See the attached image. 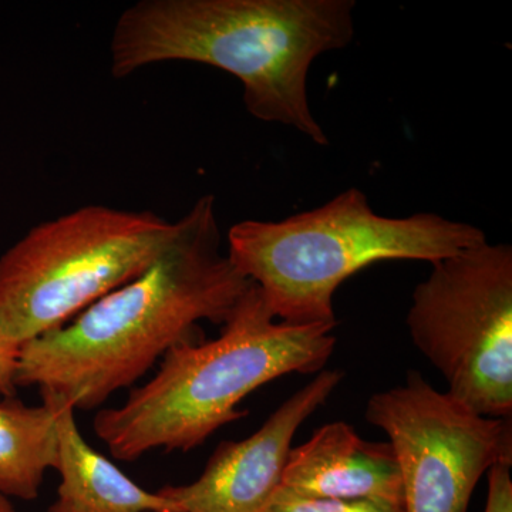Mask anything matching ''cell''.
<instances>
[{
    "label": "cell",
    "instance_id": "obj_1",
    "mask_svg": "<svg viewBox=\"0 0 512 512\" xmlns=\"http://www.w3.org/2000/svg\"><path fill=\"white\" fill-rule=\"evenodd\" d=\"M143 274L63 328L20 346L16 384L99 409L133 387L175 346L201 340V322L224 325L252 282L222 251L215 198H198Z\"/></svg>",
    "mask_w": 512,
    "mask_h": 512
},
{
    "label": "cell",
    "instance_id": "obj_2",
    "mask_svg": "<svg viewBox=\"0 0 512 512\" xmlns=\"http://www.w3.org/2000/svg\"><path fill=\"white\" fill-rule=\"evenodd\" d=\"M355 0H141L121 13L111 39V73L151 64H208L237 77L255 119L329 138L308 100L319 56L355 36Z\"/></svg>",
    "mask_w": 512,
    "mask_h": 512
},
{
    "label": "cell",
    "instance_id": "obj_3",
    "mask_svg": "<svg viewBox=\"0 0 512 512\" xmlns=\"http://www.w3.org/2000/svg\"><path fill=\"white\" fill-rule=\"evenodd\" d=\"M335 328L281 322L254 284L218 338L171 349L126 402L96 414L94 433L111 456L128 463L154 450L188 453L247 416L239 403L259 387L291 373L325 370L336 348Z\"/></svg>",
    "mask_w": 512,
    "mask_h": 512
},
{
    "label": "cell",
    "instance_id": "obj_4",
    "mask_svg": "<svg viewBox=\"0 0 512 512\" xmlns=\"http://www.w3.org/2000/svg\"><path fill=\"white\" fill-rule=\"evenodd\" d=\"M487 242L483 229L434 212L406 218L376 214L359 188L282 221L245 220L227 234V254L258 286L276 319L292 325L338 326L339 286L383 261L431 265Z\"/></svg>",
    "mask_w": 512,
    "mask_h": 512
},
{
    "label": "cell",
    "instance_id": "obj_5",
    "mask_svg": "<svg viewBox=\"0 0 512 512\" xmlns=\"http://www.w3.org/2000/svg\"><path fill=\"white\" fill-rule=\"evenodd\" d=\"M175 229L153 211L106 205L36 225L0 256V335L22 346L63 328L143 274Z\"/></svg>",
    "mask_w": 512,
    "mask_h": 512
},
{
    "label": "cell",
    "instance_id": "obj_6",
    "mask_svg": "<svg viewBox=\"0 0 512 512\" xmlns=\"http://www.w3.org/2000/svg\"><path fill=\"white\" fill-rule=\"evenodd\" d=\"M407 328L447 393L494 419L512 417V247L484 244L431 265Z\"/></svg>",
    "mask_w": 512,
    "mask_h": 512
},
{
    "label": "cell",
    "instance_id": "obj_7",
    "mask_svg": "<svg viewBox=\"0 0 512 512\" xmlns=\"http://www.w3.org/2000/svg\"><path fill=\"white\" fill-rule=\"evenodd\" d=\"M365 417L393 448L403 512H467L484 474L500 461L512 463V417L481 416L419 372L373 394Z\"/></svg>",
    "mask_w": 512,
    "mask_h": 512
},
{
    "label": "cell",
    "instance_id": "obj_8",
    "mask_svg": "<svg viewBox=\"0 0 512 512\" xmlns=\"http://www.w3.org/2000/svg\"><path fill=\"white\" fill-rule=\"evenodd\" d=\"M343 377L342 370H322L252 436L218 444L197 480L165 485L158 493L177 512H266L281 485L296 431L326 403Z\"/></svg>",
    "mask_w": 512,
    "mask_h": 512
},
{
    "label": "cell",
    "instance_id": "obj_9",
    "mask_svg": "<svg viewBox=\"0 0 512 512\" xmlns=\"http://www.w3.org/2000/svg\"><path fill=\"white\" fill-rule=\"evenodd\" d=\"M279 488L308 498L370 501L403 510L399 464L389 441H367L345 421L325 424L289 453Z\"/></svg>",
    "mask_w": 512,
    "mask_h": 512
},
{
    "label": "cell",
    "instance_id": "obj_10",
    "mask_svg": "<svg viewBox=\"0 0 512 512\" xmlns=\"http://www.w3.org/2000/svg\"><path fill=\"white\" fill-rule=\"evenodd\" d=\"M40 394L55 417L60 476L55 504L76 512H177L158 491L144 490L87 443L72 403L47 390Z\"/></svg>",
    "mask_w": 512,
    "mask_h": 512
},
{
    "label": "cell",
    "instance_id": "obj_11",
    "mask_svg": "<svg viewBox=\"0 0 512 512\" xmlns=\"http://www.w3.org/2000/svg\"><path fill=\"white\" fill-rule=\"evenodd\" d=\"M55 417L46 403L0 399V495L36 500L47 470H55Z\"/></svg>",
    "mask_w": 512,
    "mask_h": 512
},
{
    "label": "cell",
    "instance_id": "obj_12",
    "mask_svg": "<svg viewBox=\"0 0 512 512\" xmlns=\"http://www.w3.org/2000/svg\"><path fill=\"white\" fill-rule=\"evenodd\" d=\"M266 512H403L389 505L370 501L323 500L301 497L278 488Z\"/></svg>",
    "mask_w": 512,
    "mask_h": 512
},
{
    "label": "cell",
    "instance_id": "obj_13",
    "mask_svg": "<svg viewBox=\"0 0 512 512\" xmlns=\"http://www.w3.org/2000/svg\"><path fill=\"white\" fill-rule=\"evenodd\" d=\"M512 463L500 461L487 473L488 493L484 512H512Z\"/></svg>",
    "mask_w": 512,
    "mask_h": 512
},
{
    "label": "cell",
    "instance_id": "obj_14",
    "mask_svg": "<svg viewBox=\"0 0 512 512\" xmlns=\"http://www.w3.org/2000/svg\"><path fill=\"white\" fill-rule=\"evenodd\" d=\"M19 352V345L0 335V399H12L18 394L16 370Z\"/></svg>",
    "mask_w": 512,
    "mask_h": 512
},
{
    "label": "cell",
    "instance_id": "obj_15",
    "mask_svg": "<svg viewBox=\"0 0 512 512\" xmlns=\"http://www.w3.org/2000/svg\"><path fill=\"white\" fill-rule=\"evenodd\" d=\"M0 512H16L12 503L3 495H0Z\"/></svg>",
    "mask_w": 512,
    "mask_h": 512
},
{
    "label": "cell",
    "instance_id": "obj_16",
    "mask_svg": "<svg viewBox=\"0 0 512 512\" xmlns=\"http://www.w3.org/2000/svg\"><path fill=\"white\" fill-rule=\"evenodd\" d=\"M46 512H76V511L64 510V508L59 507V505L53 504V505H50L49 508H47Z\"/></svg>",
    "mask_w": 512,
    "mask_h": 512
}]
</instances>
